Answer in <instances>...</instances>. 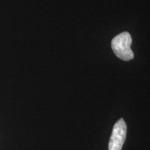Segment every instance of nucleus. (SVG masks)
I'll list each match as a JSON object with an SVG mask.
<instances>
[{"instance_id":"1","label":"nucleus","mask_w":150,"mask_h":150,"mask_svg":"<svg viewBox=\"0 0 150 150\" xmlns=\"http://www.w3.org/2000/svg\"><path fill=\"white\" fill-rule=\"evenodd\" d=\"M132 39L128 32H122L112 38L111 47L117 57L128 61L134 59V52L131 49Z\"/></svg>"},{"instance_id":"2","label":"nucleus","mask_w":150,"mask_h":150,"mask_svg":"<svg viewBox=\"0 0 150 150\" xmlns=\"http://www.w3.org/2000/svg\"><path fill=\"white\" fill-rule=\"evenodd\" d=\"M127 125L122 118L115 124L110 136L108 150H121L126 139Z\"/></svg>"}]
</instances>
